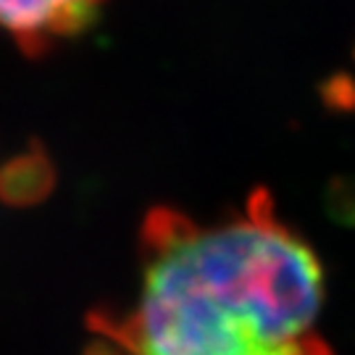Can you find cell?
Masks as SVG:
<instances>
[{
  "label": "cell",
  "mask_w": 355,
  "mask_h": 355,
  "mask_svg": "<svg viewBox=\"0 0 355 355\" xmlns=\"http://www.w3.org/2000/svg\"><path fill=\"white\" fill-rule=\"evenodd\" d=\"M108 0H0V32L29 55L79 37L101 19Z\"/></svg>",
  "instance_id": "2"
},
{
  "label": "cell",
  "mask_w": 355,
  "mask_h": 355,
  "mask_svg": "<svg viewBox=\"0 0 355 355\" xmlns=\"http://www.w3.org/2000/svg\"><path fill=\"white\" fill-rule=\"evenodd\" d=\"M321 305L318 258L266 195L218 224L155 211L137 300L98 318L92 355H329Z\"/></svg>",
  "instance_id": "1"
}]
</instances>
